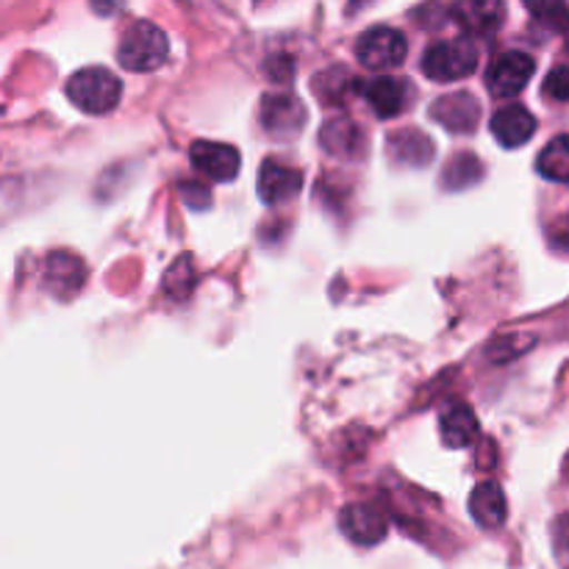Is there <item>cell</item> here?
Instances as JSON below:
<instances>
[{"mask_svg": "<svg viewBox=\"0 0 569 569\" xmlns=\"http://www.w3.org/2000/svg\"><path fill=\"white\" fill-rule=\"evenodd\" d=\"M545 94H548L550 100H561V103H567L569 100V64H561V67H556V70L548 72V78H545Z\"/></svg>", "mask_w": 569, "mask_h": 569, "instance_id": "44dd1931", "label": "cell"}, {"mask_svg": "<svg viewBox=\"0 0 569 569\" xmlns=\"http://www.w3.org/2000/svg\"><path fill=\"white\" fill-rule=\"evenodd\" d=\"M178 189H181L183 200H187L189 206H198V209L209 206V192H206L200 183H178Z\"/></svg>", "mask_w": 569, "mask_h": 569, "instance_id": "603a6c76", "label": "cell"}, {"mask_svg": "<svg viewBox=\"0 0 569 569\" xmlns=\"http://www.w3.org/2000/svg\"><path fill=\"white\" fill-rule=\"evenodd\" d=\"M539 176L556 183H569V133L556 137L545 144V150L537 159Z\"/></svg>", "mask_w": 569, "mask_h": 569, "instance_id": "d6986e66", "label": "cell"}, {"mask_svg": "<svg viewBox=\"0 0 569 569\" xmlns=\"http://www.w3.org/2000/svg\"><path fill=\"white\" fill-rule=\"evenodd\" d=\"M389 156H392L398 164L406 167H426L433 159V142L428 139V133L417 131V128H406V131L392 133L387 139Z\"/></svg>", "mask_w": 569, "mask_h": 569, "instance_id": "9a60e30c", "label": "cell"}, {"mask_svg": "<svg viewBox=\"0 0 569 569\" xmlns=\"http://www.w3.org/2000/svg\"><path fill=\"white\" fill-rule=\"evenodd\" d=\"M67 98L87 114H106L120 103L122 83L106 67H87L67 81Z\"/></svg>", "mask_w": 569, "mask_h": 569, "instance_id": "7a4b0ae2", "label": "cell"}, {"mask_svg": "<svg viewBox=\"0 0 569 569\" xmlns=\"http://www.w3.org/2000/svg\"><path fill=\"white\" fill-rule=\"evenodd\" d=\"M320 142L328 153L350 159V156H359L365 150V133H361V128L356 122L331 120L322 126Z\"/></svg>", "mask_w": 569, "mask_h": 569, "instance_id": "e0dca14e", "label": "cell"}, {"mask_svg": "<svg viewBox=\"0 0 569 569\" xmlns=\"http://www.w3.org/2000/svg\"><path fill=\"white\" fill-rule=\"evenodd\" d=\"M406 53H409V44H406L403 33L387 26L370 28L356 42V59L370 70H392V67L403 64Z\"/></svg>", "mask_w": 569, "mask_h": 569, "instance_id": "277c9868", "label": "cell"}, {"mask_svg": "<svg viewBox=\"0 0 569 569\" xmlns=\"http://www.w3.org/2000/svg\"><path fill=\"white\" fill-rule=\"evenodd\" d=\"M470 515L478 526L489 528V531L503 526L506 517H509V503H506L503 489L495 481L478 483L470 495Z\"/></svg>", "mask_w": 569, "mask_h": 569, "instance_id": "5bb4252c", "label": "cell"}, {"mask_svg": "<svg viewBox=\"0 0 569 569\" xmlns=\"http://www.w3.org/2000/svg\"><path fill=\"white\" fill-rule=\"evenodd\" d=\"M467 37H489L506 22L503 0H456L450 9Z\"/></svg>", "mask_w": 569, "mask_h": 569, "instance_id": "ba28073f", "label": "cell"}, {"mask_svg": "<svg viewBox=\"0 0 569 569\" xmlns=\"http://www.w3.org/2000/svg\"><path fill=\"white\" fill-rule=\"evenodd\" d=\"M431 120L448 128L450 133H472L481 122V106L470 92H450L433 100Z\"/></svg>", "mask_w": 569, "mask_h": 569, "instance_id": "9c48e42d", "label": "cell"}, {"mask_svg": "<svg viewBox=\"0 0 569 569\" xmlns=\"http://www.w3.org/2000/svg\"><path fill=\"white\" fill-rule=\"evenodd\" d=\"M439 431H442V439L448 448H467V445L476 442V437H478L476 411L465 403L453 406V409H448L442 415Z\"/></svg>", "mask_w": 569, "mask_h": 569, "instance_id": "ac0fdd59", "label": "cell"}, {"mask_svg": "<svg viewBox=\"0 0 569 569\" xmlns=\"http://www.w3.org/2000/svg\"><path fill=\"white\" fill-rule=\"evenodd\" d=\"M83 276H87V270H83L78 256L53 253L48 259V287L53 289V295H59V298H72V295L81 289Z\"/></svg>", "mask_w": 569, "mask_h": 569, "instance_id": "2e32d148", "label": "cell"}, {"mask_svg": "<svg viewBox=\"0 0 569 569\" xmlns=\"http://www.w3.org/2000/svg\"><path fill=\"white\" fill-rule=\"evenodd\" d=\"M365 98L378 117L389 120V117H398L409 103V83L392 76L372 78L365 83Z\"/></svg>", "mask_w": 569, "mask_h": 569, "instance_id": "4fadbf2b", "label": "cell"}, {"mask_svg": "<svg viewBox=\"0 0 569 569\" xmlns=\"http://www.w3.org/2000/svg\"><path fill=\"white\" fill-rule=\"evenodd\" d=\"M533 72H537V61L531 56L520 53V50H509V53L498 56L495 64L489 67V92L495 98H515V94H520L528 87Z\"/></svg>", "mask_w": 569, "mask_h": 569, "instance_id": "5b68a950", "label": "cell"}, {"mask_svg": "<svg viewBox=\"0 0 569 569\" xmlns=\"http://www.w3.org/2000/svg\"><path fill=\"white\" fill-rule=\"evenodd\" d=\"M170 56V42L167 33L161 31L156 22L139 20L122 33L120 48H117V59L126 70L131 72H150L159 70Z\"/></svg>", "mask_w": 569, "mask_h": 569, "instance_id": "6da1fadb", "label": "cell"}, {"mask_svg": "<svg viewBox=\"0 0 569 569\" xmlns=\"http://www.w3.org/2000/svg\"><path fill=\"white\" fill-rule=\"evenodd\" d=\"M189 159H192V167L206 176L209 181L228 183L237 178L239 167H242V156L233 144L226 142H194L192 150H189Z\"/></svg>", "mask_w": 569, "mask_h": 569, "instance_id": "8992f818", "label": "cell"}, {"mask_svg": "<svg viewBox=\"0 0 569 569\" xmlns=\"http://www.w3.org/2000/svg\"><path fill=\"white\" fill-rule=\"evenodd\" d=\"M492 133L503 148H522L537 133V117L526 106H503L492 117Z\"/></svg>", "mask_w": 569, "mask_h": 569, "instance_id": "7c38bea8", "label": "cell"}, {"mask_svg": "<svg viewBox=\"0 0 569 569\" xmlns=\"http://www.w3.org/2000/svg\"><path fill=\"white\" fill-rule=\"evenodd\" d=\"M339 528H342V533L350 542L361 545V548L383 542V537H387L389 531L387 517H383L376 506L367 503L345 506L342 515H339Z\"/></svg>", "mask_w": 569, "mask_h": 569, "instance_id": "30bf717a", "label": "cell"}, {"mask_svg": "<svg viewBox=\"0 0 569 569\" xmlns=\"http://www.w3.org/2000/svg\"><path fill=\"white\" fill-rule=\"evenodd\" d=\"M528 6V11L537 17H550L565 6V0H522Z\"/></svg>", "mask_w": 569, "mask_h": 569, "instance_id": "cb8c5ba5", "label": "cell"}, {"mask_svg": "<svg viewBox=\"0 0 569 569\" xmlns=\"http://www.w3.org/2000/svg\"><path fill=\"white\" fill-rule=\"evenodd\" d=\"M478 67V48L472 39H448V42H437L426 50L422 56V72L439 83L461 81V78L472 76Z\"/></svg>", "mask_w": 569, "mask_h": 569, "instance_id": "3957f363", "label": "cell"}, {"mask_svg": "<svg viewBox=\"0 0 569 569\" xmlns=\"http://www.w3.org/2000/svg\"><path fill=\"white\" fill-rule=\"evenodd\" d=\"M89 3L98 14H114V11H120L122 0H89Z\"/></svg>", "mask_w": 569, "mask_h": 569, "instance_id": "d4e9b609", "label": "cell"}, {"mask_svg": "<svg viewBox=\"0 0 569 569\" xmlns=\"http://www.w3.org/2000/svg\"><path fill=\"white\" fill-rule=\"evenodd\" d=\"M303 189V176L295 167L281 164L276 159H267L259 170V198L267 206H281L292 200Z\"/></svg>", "mask_w": 569, "mask_h": 569, "instance_id": "8fae6325", "label": "cell"}, {"mask_svg": "<svg viewBox=\"0 0 569 569\" xmlns=\"http://www.w3.org/2000/svg\"><path fill=\"white\" fill-rule=\"evenodd\" d=\"M481 161L470 153H461L445 167V187L448 189H465L481 178Z\"/></svg>", "mask_w": 569, "mask_h": 569, "instance_id": "ffe728a7", "label": "cell"}, {"mask_svg": "<svg viewBox=\"0 0 569 569\" xmlns=\"http://www.w3.org/2000/svg\"><path fill=\"white\" fill-rule=\"evenodd\" d=\"M567 48H569V42H567Z\"/></svg>", "mask_w": 569, "mask_h": 569, "instance_id": "484cf974", "label": "cell"}, {"mask_svg": "<svg viewBox=\"0 0 569 569\" xmlns=\"http://www.w3.org/2000/svg\"><path fill=\"white\" fill-rule=\"evenodd\" d=\"M306 122V109L295 94H267L261 100V126L270 137L292 139L298 137Z\"/></svg>", "mask_w": 569, "mask_h": 569, "instance_id": "52a82bcc", "label": "cell"}, {"mask_svg": "<svg viewBox=\"0 0 569 569\" xmlns=\"http://www.w3.org/2000/svg\"><path fill=\"white\" fill-rule=\"evenodd\" d=\"M553 553L561 569H569V511L553 522Z\"/></svg>", "mask_w": 569, "mask_h": 569, "instance_id": "7402d4cb", "label": "cell"}]
</instances>
